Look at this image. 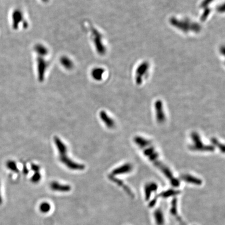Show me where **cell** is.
Wrapping results in <instances>:
<instances>
[{"label": "cell", "instance_id": "6da1fadb", "mask_svg": "<svg viewBox=\"0 0 225 225\" xmlns=\"http://www.w3.org/2000/svg\"><path fill=\"white\" fill-rule=\"evenodd\" d=\"M134 142L142 149L144 155L149 160L168 178L172 186L176 188L179 186V180L174 177L171 170L160 160L158 154L150 141L140 136H136L134 138Z\"/></svg>", "mask_w": 225, "mask_h": 225}, {"label": "cell", "instance_id": "7a4b0ae2", "mask_svg": "<svg viewBox=\"0 0 225 225\" xmlns=\"http://www.w3.org/2000/svg\"><path fill=\"white\" fill-rule=\"evenodd\" d=\"M54 141L59 153V159L62 164L73 171H83L84 169V165L74 162L68 157L67 146L59 138L55 137Z\"/></svg>", "mask_w": 225, "mask_h": 225}, {"label": "cell", "instance_id": "3957f363", "mask_svg": "<svg viewBox=\"0 0 225 225\" xmlns=\"http://www.w3.org/2000/svg\"><path fill=\"white\" fill-rule=\"evenodd\" d=\"M191 138L194 141V144L190 145L189 148L193 151L213 152L215 146L213 145L204 144L201 140L198 133L193 132L191 134Z\"/></svg>", "mask_w": 225, "mask_h": 225}, {"label": "cell", "instance_id": "277c9868", "mask_svg": "<svg viewBox=\"0 0 225 225\" xmlns=\"http://www.w3.org/2000/svg\"><path fill=\"white\" fill-rule=\"evenodd\" d=\"M156 118L159 124H163L166 120L165 114L164 111L163 104L161 101L157 100L155 103Z\"/></svg>", "mask_w": 225, "mask_h": 225}, {"label": "cell", "instance_id": "5b68a950", "mask_svg": "<svg viewBox=\"0 0 225 225\" xmlns=\"http://www.w3.org/2000/svg\"><path fill=\"white\" fill-rule=\"evenodd\" d=\"M133 169V166L130 163H126L123 165L114 169L112 172V175L116 176L119 175L125 174H128L131 172Z\"/></svg>", "mask_w": 225, "mask_h": 225}, {"label": "cell", "instance_id": "8992f818", "mask_svg": "<svg viewBox=\"0 0 225 225\" xmlns=\"http://www.w3.org/2000/svg\"><path fill=\"white\" fill-rule=\"evenodd\" d=\"M50 188L54 191L61 192H68L72 190V188L69 185L61 184L57 181H53L50 183Z\"/></svg>", "mask_w": 225, "mask_h": 225}, {"label": "cell", "instance_id": "52a82bcc", "mask_svg": "<svg viewBox=\"0 0 225 225\" xmlns=\"http://www.w3.org/2000/svg\"><path fill=\"white\" fill-rule=\"evenodd\" d=\"M180 179L185 181L186 183L193 184V185L200 186L202 184V180L196 177L195 176H192L190 174H183L180 176Z\"/></svg>", "mask_w": 225, "mask_h": 225}, {"label": "cell", "instance_id": "ba28073f", "mask_svg": "<svg viewBox=\"0 0 225 225\" xmlns=\"http://www.w3.org/2000/svg\"><path fill=\"white\" fill-rule=\"evenodd\" d=\"M158 189V185L156 183H146L144 186V195L146 200H149L152 192L157 191Z\"/></svg>", "mask_w": 225, "mask_h": 225}, {"label": "cell", "instance_id": "9c48e42d", "mask_svg": "<svg viewBox=\"0 0 225 225\" xmlns=\"http://www.w3.org/2000/svg\"><path fill=\"white\" fill-rule=\"evenodd\" d=\"M100 117L107 128H112L114 127L115 125V121L107 115L105 111H101L100 112Z\"/></svg>", "mask_w": 225, "mask_h": 225}, {"label": "cell", "instance_id": "30bf717a", "mask_svg": "<svg viewBox=\"0 0 225 225\" xmlns=\"http://www.w3.org/2000/svg\"><path fill=\"white\" fill-rule=\"evenodd\" d=\"M155 221L157 225H163L164 223V216L160 209H157L154 213Z\"/></svg>", "mask_w": 225, "mask_h": 225}, {"label": "cell", "instance_id": "8fae6325", "mask_svg": "<svg viewBox=\"0 0 225 225\" xmlns=\"http://www.w3.org/2000/svg\"><path fill=\"white\" fill-rule=\"evenodd\" d=\"M179 194L180 191L178 190H175V189H169L165 191L161 192L159 194V197H162L163 198H168L169 197L175 196Z\"/></svg>", "mask_w": 225, "mask_h": 225}, {"label": "cell", "instance_id": "7c38bea8", "mask_svg": "<svg viewBox=\"0 0 225 225\" xmlns=\"http://www.w3.org/2000/svg\"><path fill=\"white\" fill-rule=\"evenodd\" d=\"M109 178L110 179V180H111L113 181V182H114L115 183H116V184H117L118 186H123L124 188L125 189V190H126V191L129 194H130L132 195V192H131V191H130V189L128 188V187H127L126 185L123 186V182L121 181V180L118 179L117 178H116L114 176H112V175H109Z\"/></svg>", "mask_w": 225, "mask_h": 225}, {"label": "cell", "instance_id": "4fadbf2b", "mask_svg": "<svg viewBox=\"0 0 225 225\" xmlns=\"http://www.w3.org/2000/svg\"><path fill=\"white\" fill-rule=\"evenodd\" d=\"M51 205L48 202H43L39 205V210L43 214H46L51 211Z\"/></svg>", "mask_w": 225, "mask_h": 225}, {"label": "cell", "instance_id": "5bb4252c", "mask_svg": "<svg viewBox=\"0 0 225 225\" xmlns=\"http://www.w3.org/2000/svg\"><path fill=\"white\" fill-rule=\"evenodd\" d=\"M211 142L212 143L214 146H216L220 149V151L223 153H225V146L222 143L219 142V141L215 138H212L211 140Z\"/></svg>", "mask_w": 225, "mask_h": 225}, {"label": "cell", "instance_id": "9a60e30c", "mask_svg": "<svg viewBox=\"0 0 225 225\" xmlns=\"http://www.w3.org/2000/svg\"><path fill=\"white\" fill-rule=\"evenodd\" d=\"M42 176L41 175V174L39 172H35V174L33 175V176H32L31 178V181L32 183H39L41 179Z\"/></svg>", "mask_w": 225, "mask_h": 225}, {"label": "cell", "instance_id": "2e32d148", "mask_svg": "<svg viewBox=\"0 0 225 225\" xmlns=\"http://www.w3.org/2000/svg\"><path fill=\"white\" fill-rule=\"evenodd\" d=\"M7 167L9 169H10L11 170L15 172H18V169L16 165V164L15 163V162H13V161H9V162L7 163Z\"/></svg>", "mask_w": 225, "mask_h": 225}, {"label": "cell", "instance_id": "e0dca14e", "mask_svg": "<svg viewBox=\"0 0 225 225\" xmlns=\"http://www.w3.org/2000/svg\"><path fill=\"white\" fill-rule=\"evenodd\" d=\"M31 167L32 170L34 171L35 172H39V171L40 169V166L39 165H38L35 164H32L31 166Z\"/></svg>", "mask_w": 225, "mask_h": 225}, {"label": "cell", "instance_id": "ac0fdd59", "mask_svg": "<svg viewBox=\"0 0 225 225\" xmlns=\"http://www.w3.org/2000/svg\"><path fill=\"white\" fill-rule=\"evenodd\" d=\"M2 202V197H1V191H0V204H1Z\"/></svg>", "mask_w": 225, "mask_h": 225}, {"label": "cell", "instance_id": "d6986e66", "mask_svg": "<svg viewBox=\"0 0 225 225\" xmlns=\"http://www.w3.org/2000/svg\"><path fill=\"white\" fill-rule=\"evenodd\" d=\"M211 0H206V2H209Z\"/></svg>", "mask_w": 225, "mask_h": 225}]
</instances>
